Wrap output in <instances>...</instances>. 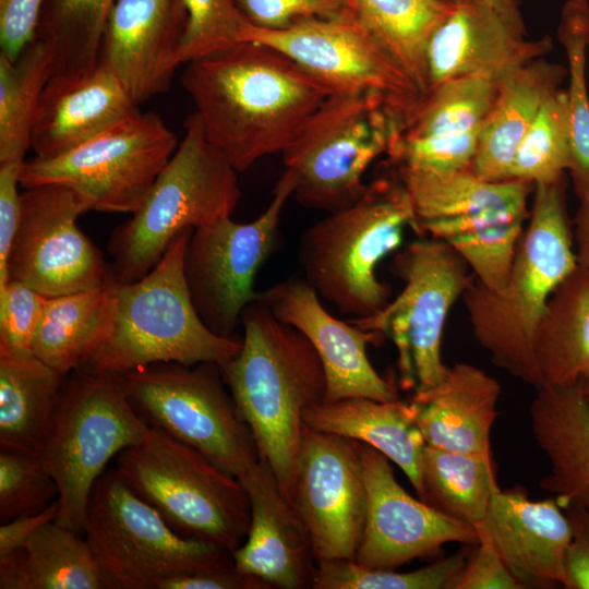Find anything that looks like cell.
Returning a JSON list of instances; mask_svg holds the SVG:
<instances>
[{"label":"cell","instance_id":"6da1fadb","mask_svg":"<svg viewBox=\"0 0 589 589\" xmlns=\"http://www.w3.org/2000/svg\"><path fill=\"white\" fill-rule=\"evenodd\" d=\"M181 84L238 172L283 154L329 91L279 50L240 41L187 63Z\"/></svg>","mask_w":589,"mask_h":589},{"label":"cell","instance_id":"7a4b0ae2","mask_svg":"<svg viewBox=\"0 0 589 589\" xmlns=\"http://www.w3.org/2000/svg\"><path fill=\"white\" fill-rule=\"evenodd\" d=\"M240 323L241 350L220 366L223 377L260 458L292 504L303 413L325 396L323 364L306 337L259 299L243 310Z\"/></svg>","mask_w":589,"mask_h":589},{"label":"cell","instance_id":"3957f363","mask_svg":"<svg viewBox=\"0 0 589 589\" xmlns=\"http://www.w3.org/2000/svg\"><path fill=\"white\" fill-rule=\"evenodd\" d=\"M578 265L565 200V178L536 183L505 289L495 292L476 277L462 300L472 332L493 363L541 386L533 340L555 287Z\"/></svg>","mask_w":589,"mask_h":589},{"label":"cell","instance_id":"277c9868","mask_svg":"<svg viewBox=\"0 0 589 589\" xmlns=\"http://www.w3.org/2000/svg\"><path fill=\"white\" fill-rule=\"evenodd\" d=\"M193 230L180 231L145 276L127 284L115 281L111 330L82 369L123 375L159 362L223 366L240 352L242 338L213 333L192 303L183 257Z\"/></svg>","mask_w":589,"mask_h":589},{"label":"cell","instance_id":"5b68a950","mask_svg":"<svg viewBox=\"0 0 589 589\" xmlns=\"http://www.w3.org/2000/svg\"><path fill=\"white\" fill-rule=\"evenodd\" d=\"M406 228L424 237L398 178H380L356 203L301 233L298 257L304 278L341 313L374 315L390 297V286L377 278V265L401 245Z\"/></svg>","mask_w":589,"mask_h":589},{"label":"cell","instance_id":"8992f818","mask_svg":"<svg viewBox=\"0 0 589 589\" xmlns=\"http://www.w3.org/2000/svg\"><path fill=\"white\" fill-rule=\"evenodd\" d=\"M238 171L207 139L199 116L184 122V135L141 206L110 233L107 251L116 283L145 276L172 239L230 217L240 197Z\"/></svg>","mask_w":589,"mask_h":589},{"label":"cell","instance_id":"52a82bcc","mask_svg":"<svg viewBox=\"0 0 589 589\" xmlns=\"http://www.w3.org/2000/svg\"><path fill=\"white\" fill-rule=\"evenodd\" d=\"M115 461L123 481L180 536L231 553L245 540L251 504L244 486L195 448L148 425Z\"/></svg>","mask_w":589,"mask_h":589},{"label":"cell","instance_id":"ba28073f","mask_svg":"<svg viewBox=\"0 0 589 589\" xmlns=\"http://www.w3.org/2000/svg\"><path fill=\"white\" fill-rule=\"evenodd\" d=\"M406 118L381 94H330L281 154L297 201L328 213L356 203L368 187L365 171L389 152Z\"/></svg>","mask_w":589,"mask_h":589},{"label":"cell","instance_id":"9c48e42d","mask_svg":"<svg viewBox=\"0 0 589 589\" xmlns=\"http://www.w3.org/2000/svg\"><path fill=\"white\" fill-rule=\"evenodd\" d=\"M147 426L130 400L122 374L80 369L68 375L40 454L58 485V522L82 533L96 481Z\"/></svg>","mask_w":589,"mask_h":589},{"label":"cell","instance_id":"30bf717a","mask_svg":"<svg viewBox=\"0 0 589 589\" xmlns=\"http://www.w3.org/2000/svg\"><path fill=\"white\" fill-rule=\"evenodd\" d=\"M82 534L107 589H159L179 574L233 565L231 552L177 533L115 468L92 490Z\"/></svg>","mask_w":589,"mask_h":589},{"label":"cell","instance_id":"8fae6325","mask_svg":"<svg viewBox=\"0 0 589 589\" xmlns=\"http://www.w3.org/2000/svg\"><path fill=\"white\" fill-rule=\"evenodd\" d=\"M469 268L446 242L420 237L392 262L390 272L404 283L399 294L376 314L348 321L394 344L402 389L423 392L444 378L448 370L441 356L445 323L474 277Z\"/></svg>","mask_w":589,"mask_h":589},{"label":"cell","instance_id":"7c38bea8","mask_svg":"<svg viewBox=\"0 0 589 589\" xmlns=\"http://www.w3.org/2000/svg\"><path fill=\"white\" fill-rule=\"evenodd\" d=\"M123 376L134 409L148 425L195 448L237 478L260 460L219 365L159 362Z\"/></svg>","mask_w":589,"mask_h":589},{"label":"cell","instance_id":"4fadbf2b","mask_svg":"<svg viewBox=\"0 0 589 589\" xmlns=\"http://www.w3.org/2000/svg\"><path fill=\"white\" fill-rule=\"evenodd\" d=\"M176 134L154 112H137L53 157L24 160L20 184H62L88 211L134 213L178 147Z\"/></svg>","mask_w":589,"mask_h":589},{"label":"cell","instance_id":"5bb4252c","mask_svg":"<svg viewBox=\"0 0 589 589\" xmlns=\"http://www.w3.org/2000/svg\"><path fill=\"white\" fill-rule=\"evenodd\" d=\"M294 187L293 175L285 169L269 205L255 220L225 217L191 233L184 279L199 316L213 333L233 337L243 310L257 300L254 279L276 245L280 215Z\"/></svg>","mask_w":589,"mask_h":589},{"label":"cell","instance_id":"9a60e30c","mask_svg":"<svg viewBox=\"0 0 589 589\" xmlns=\"http://www.w3.org/2000/svg\"><path fill=\"white\" fill-rule=\"evenodd\" d=\"M88 212L80 195L62 184L24 189L17 228L8 257V278L45 297H58L116 281L110 264L77 226Z\"/></svg>","mask_w":589,"mask_h":589},{"label":"cell","instance_id":"2e32d148","mask_svg":"<svg viewBox=\"0 0 589 589\" xmlns=\"http://www.w3.org/2000/svg\"><path fill=\"white\" fill-rule=\"evenodd\" d=\"M241 41L271 46L294 61L330 94H381L407 117L423 94L350 10L279 29L247 24Z\"/></svg>","mask_w":589,"mask_h":589},{"label":"cell","instance_id":"e0dca14e","mask_svg":"<svg viewBox=\"0 0 589 589\" xmlns=\"http://www.w3.org/2000/svg\"><path fill=\"white\" fill-rule=\"evenodd\" d=\"M292 504L317 563L353 560L366 517L360 442L304 425Z\"/></svg>","mask_w":589,"mask_h":589},{"label":"cell","instance_id":"ac0fdd59","mask_svg":"<svg viewBox=\"0 0 589 589\" xmlns=\"http://www.w3.org/2000/svg\"><path fill=\"white\" fill-rule=\"evenodd\" d=\"M366 488V517L353 561L381 569L435 553L443 544H477L471 524L448 517L412 497L396 480L390 460L360 442Z\"/></svg>","mask_w":589,"mask_h":589},{"label":"cell","instance_id":"d6986e66","mask_svg":"<svg viewBox=\"0 0 589 589\" xmlns=\"http://www.w3.org/2000/svg\"><path fill=\"white\" fill-rule=\"evenodd\" d=\"M262 301L283 323L302 333L318 354L326 378L323 401L366 397L397 399L393 383L383 378L369 360L366 347L382 337L334 317L321 303L304 277H290L259 292Z\"/></svg>","mask_w":589,"mask_h":589},{"label":"cell","instance_id":"ffe728a7","mask_svg":"<svg viewBox=\"0 0 589 589\" xmlns=\"http://www.w3.org/2000/svg\"><path fill=\"white\" fill-rule=\"evenodd\" d=\"M251 504L243 543L232 552L235 567L269 589L312 588L317 562L306 526L260 458L239 478Z\"/></svg>","mask_w":589,"mask_h":589},{"label":"cell","instance_id":"44dd1931","mask_svg":"<svg viewBox=\"0 0 589 589\" xmlns=\"http://www.w3.org/2000/svg\"><path fill=\"white\" fill-rule=\"evenodd\" d=\"M185 22L182 0H116L99 61L137 105L169 89Z\"/></svg>","mask_w":589,"mask_h":589},{"label":"cell","instance_id":"7402d4cb","mask_svg":"<svg viewBox=\"0 0 589 589\" xmlns=\"http://www.w3.org/2000/svg\"><path fill=\"white\" fill-rule=\"evenodd\" d=\"M486 538L520 588L565 586L569 520L554 496L531 501L524 488L497 490L474 526Z\"/></svg>","mask_w":589,"mask_h":589},{"label":"cell","instance_id":"603a6c76","mask_svg":"<svg viewBox=\"0 0 589 589\" xmlns=\"http://www.w3.org/2000/svg\"><path fill=\"white\" fill-rule=\"evenodd\" d=\"M552 47L550 37L529 40L513 32L480 2L460 0L429 41L428 91L459 76L500 81L516 69L542 58Z\"/></svg>","mask_w":589,"mask_h":589},{"label":"cell","instance_id":"cb8c5ba5","mask_svg":"<svg viewBox=\"0 0 589 589\" xmlns=\"http://www.w3.org/2000/svg\"><path fill=\"white\" fill-rule=\"evenodd\" d=\"M140 112L119 79L104 63L74 77H51L31 134L35 156L60 155Z\"/></svg>","mask_w":589,"mask_h":589},{"label":"cell","instance_id":"d4e9b609","mask_svg":"<svg viewBox=\"0 0 589 589\" xmlns=\"http://www.w3.org/2000/svg\"><path fill=\"white\" fill-rule=\"evenodd\" d=\"M500 395L494 377L460 362L448 366L437 385L414 392L409 402L428 445L492 457L490 437Z\"/></svg>","mask_w":589,"mask_h":589},{"label":"cell","instance_id":"484cf974","mask_svg":"<svg viewBox=\"0 0 589 589\" xmlns=\"http://www.w3.org/2000/svg\"><path fill=\"white\" fill-rule=\"evenodd\" d=\"M529 413L531 431L550 461L540 485L564 509L589 508V408L576 387L542 385Z\"/></svg>","mask_w":589,"mask_h":589},{"label":"cell","instance_id":"4316f807","mask_svg":"<svg viewBox=\"0 0 589 589\" xmlns=\"http://www.w3.org/2000/svg\"><path fill=\"white\" fill-rule=\"evenodd\" d=\"M566 75L565 67L542 57L498 81L494 103L479 131L471 164L474 173L490 181L508 179L521 140Z\"/></svg>","mask_w":589,"mask_h":589},{"label":"cell","instance_id":"83f0119b","mask_svg":"<svg viewBox=\"0 0 589 589\" xmlns=\"http://www.w3.org/2000/svg\"><path fill=\"white\" fill-rule=\"evenodd\" d=\"M304 425L315 431L359 441L385 455L421 492V462L426 445L410 402L349 397L321 401L303 413Z\"/></svg>","mask_w":589,"mask_h":589},{"label":"cell","instance_id":"f1b7e54d","mask_svg":"<svg viewBox=\"0 0 589 589\" xmlns=\"http://www.w3.org/2000/svg\"><path fill=\"white\" fill-rule=\"evenodd\" d=\"M533 349L541 386L576 387L589 396V272L579 264L551 293Z\"/></svg>","mask_w":589,"mask_h":589},{"label":"cell","instance_id":"f546056e","mask_svg":"<svg viewBox=\"0 0 589 589\" xmlns=\"http://www.w3.org/2000/svg\"><path fill=\"white\" fill-rule=\"evenodd\" d=\"M67 377L32 352H0V448L43 453Z\"/></svg>","mask_w":589,"mask_h":589},{"label":"cell","instance_id":"4dcf8cb0","mask_svg":"<svg viewBox=\"0 0 589 589\" xmlns=\"http://www.w3.org/2000/svg\"><path fill=\"white\" fill-rule=\"evenodd\" d=\"M0 589H107L82 533L50 521L0 557Z\"/></svg>","mask_w":589,"mask_h":589},{"label":"cell","instance_id":"1f68e13d","mask_svg":"<svg viewBox=\"0 0 589 589\" xmlns=\"http://www.w3.org/2000/svg\"><path fill=\"white\" fill-rule=\"evenodd\" d=\"M113 284L48 297L32 353L63 375L84 368L111 330Z\"/></svg>","mask_w":589,"mask_h":589},{"label":"cell","instance_id":"d6a6232c","mask_svg":"<svg viewBox=\"0 0 589 589\" xmlns=\"http://www.w3.org/2000/svg\"><path fill=\"white\" fill-rule=\"evenodd\" d=\"M396 170V177L410 196L419 226L489 211H527L528 197L534 189L533 183L524 180L490 181L471 168L446 172Z\"/></svg>","mask_w":589,"mask_h":589},{"label":"cell","instance_id":"836d02e7","mask_svg":"<svg viewBox=\"0 0 589 589\" xmlns=\"http://www.w3.org/2000/svg\"><path fill=\"white\" fill-rule=\"evenodd\" d=\"M349 8L424 95L429 41L455 3L445 0H348Z\"/></svg>","mask_w":589,"mask_h":589},{"label":"cell","instance_id":"e575fe53","mask_svg":"<svg viewBox=\"0 0 589 589\" xmlns=\"http://www.w3.org/2000/svg\"><path fill=\"white\" fill-rule=\"evenodd\" d=\"M497 490L492 457L425 445L418 497L432 508L476 526Z\"/></svg>","mask_w":589,"mask_h":589},{"label":"cell","instance_id":"d590c367","mask_svg":"<svg viewBox=\"0 0 589 589\" xmlns=\"http://www.w3.org/2000/svg\"><path fill=\"white\" fill-rule=\"evenodd\" d=\"M51 74V50L37 37L14 62L0 55V164L24 161Z\"/></svg>","mask_w":589,"mask_h":589},{"label":"cell","instance_id":"8d00e7d4","mask_svg":"<svg viewBox=\"0 0 589 589\" xmlns=\"http://www.w3.org/2000/svg\"><path fill=\"white\" fill-rule=\"evenodd\" d=\"M116 0H46L36 37L52 53L51 77L74 79L98 64Z\"/></svg>","mask_w":589,"mask_h":589},{"label":"cell","instance_id":"74e56055","mask_svg":"<svg viewBox=\"0 0 589 589\" xmlns=\"http://www.w3.org/2000/svg\"><path fill=\"white\" fill-rule=\"evenodd\" d=\"M567 59L566 89L572 158L568 169L579 202L589 197V93L586 80L589 41V0H567L557 28Z\"/></svg>","mask_w":589,"mask_h":589},{"label":"cell","instance_id":"f35d334b","mask_svg":"<svg viewBox=\"0 0 589 589\" xmlns=\"http://www.w3.org/2000/svg\"><path fill=\"white\" fill-rule=\"evenodd\" d=\"M498 81L459 76L431 87L408 115L399 135L425 137L480 129L488 116Z\"/></svg>","mask_w":589,"mask_h":589},{"label":"cell","instance_id":"ab89813d","mask_svg":"<svg viewBox=\"0 0 589 589\" xmlns=\"http://www.w3.org/2000/svg\"><path fill=\"white\" fill-rule=\"evenodd\" d=\"M572 158L570 121L566 89L558 88L542 105L521 140L508 179L536 183L557 181Z\"/></svg>","mask_w":589,"mask_h":589},{"label":"cell","instance_id":"60d3db41","mask_svg":"<svg viewBox=\"0 0 589 589\" xmlns=\"http://www.w3.org/2000/svg\"><path fill=\"white\" fill-rule=\"evenodd\" d=\"M467 561L461 553L411 572L370 568L353 560L317 563L313 589H454Z\"/></svg>","mask_w":589,"mask_h":589},{"label":"cell","instance_id":"b9f144b4","mask_svg":"<svg viewBox=\"0 0 589 589\" xmlns=\"http://www.w3.org/2000/svg\"><path fill=\"white\" fill-rule=\"evenodd\" d=\"M59 498L40 455L0 450V521L35 515Z\"/></svg>","mask_w":589,"mask_h":589},{"label":"cell","instance_id":"7bdbcfd3","mask_svg":"<svg viewBox=\"0 0 589 589\" xmlns=\"http://www.w3.org/2000/svg\"><path fill=\"white\" fill-rule=\"evenodd\" d=\"M187 22L179 60L200 59L241 41L248 24L235 0H182Z\"/></svg>","mask_w":589,"mask_h":589},{"label":"cell","instance_id":"ee69618b","mask_svg":"<svg viewBox=\"0 0 589 589\" xmlns=\"http://www.w3.org/2000/svg\"><path fill=\"white\" fill-rule=\"evenodd\" d=\"M479 131L425 137L399 135L387 155L396 168L431 172L471 168Z\"/></svg>","mask_w":589,"mask_h":589},{"label":"cell","instance_id":"f6af8a7d","mask_svg":"<svg viewBox=\"0 0 589 589\" xmlns=\"http://www.w3.org/2000/svg\"><path fill=\"white\" fill-rule=\"evenodd\" d=\"M48 297L9 280L0 290V352H32Z\"/></svg>","mask_w":589,"mask_h":589},{"label":"cell","instance_id":"bcb514c9","mask_svg":"<svg viewBox=\"0 0 589 589\" xmlns=\"http://www.w3.org/2000/svg\"><path fill=\"white\" fill-rule=\"evenodd\" d=\"M249 24L279 29L311 19L340 16L350 11L348 0H235Z\"/></svg>","mask_w":589,"mask_h":589},{"label":"cell","instance_id":"7dc6e473","mask_svg":"<svg viewBox=\"0 0 589 589\" xmlns=\"http://www.w3.org/2000/svg\"><path fill=\"white\" fill-rule=\"evenodd\" d=\"M46 0H0V55L14 62L36 38Z\"/></svg>","mask_w":589,"mask_h":589},{"label":"cell","instance_id":"c3c4849f","mask_svg":"<svg viewBox=\"0 0 589 589\" xmlns=\"http://www.w3.org/2000/svg\"><path fill=\"white\" fill-rule=\"evenodd\" d=\"M454 589H521L492 543L479 537Z\"/></svg>","mask_w":589,"mask_h":589},{"label":"cell","instance_id":"681fc988","mask_svg":"<svg viewBox=\"0 0 589 589\" xmlns=\"http://www.w3.org/2000/svg\"><path fill=\"white\" fill-rule=\"evenodd\" d=\"M22 164H0V290L9 281L8 257L20 218L21 193L17 188L21 185Z\"/></svg>","mask_w":589,"mask_h":589},{"label":"cell","instance_id":"f907efd6","mask_svg":"<svg viewBox=\"0 0 589 589\" xmlns=\"http://www.w3.org/2000/svg\"><path fill=\"white\" fill-rule=\"evenodd\" d=\"M572 537L565 556V588L589 589V508L569 505L564 508Z\"/></svg>","mask_w":589,"mask_h":589},{"label":"cell","instance_id":"816d5d0a","mask_svg":"<svg viewBox=\"0 0 589 589\" xmlns=\"http://www.w3.org/2000/svg\"><path fill=\"white\" fill-rule=\"evenodd\" d=\"M159 589H269L262 580L243 574L235 565L183 573L164 580Z\"/></svg>","mask_w":589,"mask_h":589},{"label":"cell","instance_id":"f5cc1de1","mask_svg":"<svg viewBox=\"0 0 589 589\" xmlns=\"http://www.w3.org/2000/svg\"><path fill=\"white\" fill-rule=\"evenodd\" d=\"M59 498L35 515L21 516L0 526V557L22 546L26 539L41 526L55 521L60 515Z\"/></svg>","mask_w":589,"mask_h":589},{"label":"cell","instance_id":"db71d44e","mask_svg":"<svg viewBox=\"0 0 589 589\" xmlns=\"http://www.w3.org/2000/svg\"><path fill=\"white\" fill-rule=\"evenodd\" d=\"M496 14L513 32L526 36L520 0H476Z\"/></svg>","mask_w":589,"mask_h":589},{"label":"cell","instance_id":"11a10c76","mask_svg":"<svg viewBox=\"0 0 589 589\" xmlns=\"http://www.w3.org/2000/svg\"><path fill=\"white\" fill-rule=\"evenodd\" d=\"M578 264L589 272V197L580 202L575 218Z\"/></svg>","mask_w":589,"mask_h":589},{"label":"cell","instance_id":"9f6ffc18","mask_svg":"<svg viewBox=\"0 0 589 589\" xmlns=\"http://www.w3.org/2000/svg\"><path fill=\"white\" fill-rule=\"evenodd\" d=\"M445 1H449V2H452V3H456V2H458V1H460V0H445Z\"/></svg>","mask_w":589,"mask_h":589},{"label":"cell","instance_id":"6f0895ef","mask_svg":"<svg viewBox=\"0 0 589 589\" xmlns=\"http://www.w3.org/2000/svg\"><path fill=\"white\" fill-rule=\"evenodd\" d=\"M587 53H588V59H589V41H588Z\"/></svg>","mask_w":589,"mask_h":589},{"label":"cell","instance_id":"680465c9","mask_svg":"<svg viewBox=\"0 0 589 589\" xmlns=\"http://www.w3.org/2000/svg\"><path fill=\"white\" fill-rule=\"evenodd\" d=\"M587 398V404H588V408H589V396H586Z\"/></svg>","mask_w":589,"mask_h":589}]
</instances>
